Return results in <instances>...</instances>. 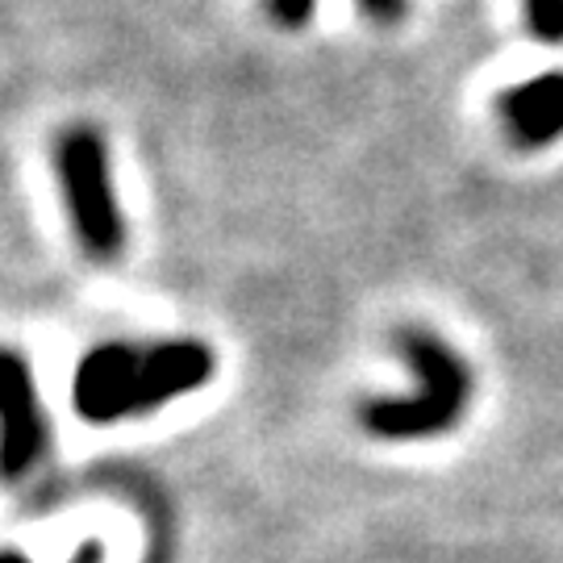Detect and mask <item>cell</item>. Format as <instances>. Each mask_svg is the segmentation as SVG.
Returning <instances> with one entry per match:
<instances>
[{"instance_id":"obj_1","label":"cell","mask_w":563,"mask_h":563,"mask_svg":"<svg viewBox=\"0 0 563 563\" xmlns=\"http://www.w3.org/2000/svg\"><path fill=\"white\" fill-rule=\"evenodd\" d=\"M218 355L209 342H101L84 351L71 376V405L88 426H113L155 413L213 380Z\"/></svg>"},{"instance_id":"obj_2","label":"cell","mask_w":563,"mask_h":563,"mask_svg":"<svg viewBox=\"0 0 563 563\" xmlns=\"http://www.w3.org/2000/svg\"><path fill=\"white\" fill-rule=\"evenodd\" d=\"M401 360L418 376V393L409 397H372L355 409L360 426L384 443H413V439H439L463 422L467 405L476 397V376L463 355L430 330L409 325L397 334Z\"/></svg>"},{"instance_id":"obj_3","label":"cell","mask_w":563,"mask_h":563,"mask_svg":"<svg viewBox=\"0 0 563 563\" xmlns=\"http://www.w3.org/2000/svg\"><path fill=\"white\" fill-rule=\"evenodd\" d=\"M55 172H59L63 205H67V218H71L84 255L97 263H113L125 246V222H121L109 146L101 130L92 125L63 130L55 146Z\"/></svg>"},{"instance_id":"obj_4","label":"cell","mask_w":563,"mask_h":563,"mask_svg":"<svg viewBox=\"0 0 563 563\" xmlns=\"http://www.w3.org/2000/svg\"><path fill=\"white\" fill-rule=\"evenodd\" d=\"M46 446L51 422L34 384V367L21 351L0 346V481H25L46 460Z\"/></svg>"},{"instance_id":"obj_5","label":"cell","mask_w":563,"mask_h":563,"mask_svg":"<svg viewBox=\"0 0 563 563\" xmlns=\"http://www.w3.org/2000/svg\"><path fill=\"white\" fill-rule=\"evenodd\" d=\"M501 118L518 146L563 139V71H543L509 88L501 97Z\"/></svg>"},{"instance_id":"obj_6","label":"cell","mask_w":563,"mask_h":563,"mask_svg":"<svg viewBox=\"0 0 563 563\" xmlns=\"http://www.w3.org/2000/svg\"><path fill=\"white\" fill-rule=\"evenodd\" d=\"M263 4H267V13L280 21L284 30H301L313 18L318 0H263ZM360 9L372 21H380V25H397L409 13V0H360Z\"/></svg>"},{"instance_id":"obj_7","label":"cell","mask_w":563,"mask_h":563,"mask_svg":"<svg viewBox=\"0 0 563 563\" xmlns=\"http://www.w3.org/2000/svg\"><path fill=\"white\" fill-rule=\"evenodd\" d=\"M530 34L543 42H563V0H526Z\"/></svg>"}]
</instances>
